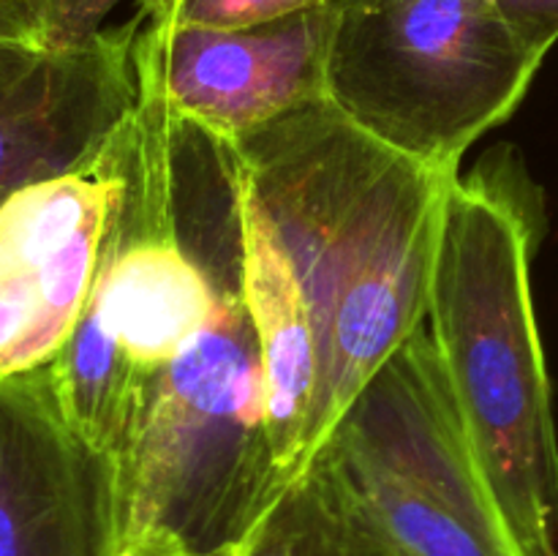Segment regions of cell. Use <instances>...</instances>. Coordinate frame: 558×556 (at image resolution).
Instances as JSON below:
<instances>
[{"label": "cell", "mask_w": 558, "mask_h": 556, "mask_svg": "<svg viewBox=\"0 0 558 556\" xmlns=\"http://www.w3.org/2000/svg\"><path fill=\"white\" fill-rule=\"evenodd\" d=\"M248 556H401L322 447L256 529Z\"/></svg>", "instance_id": "obj_12"}, {"label": "cell", "mask_w": 558, "mask_h": 556, "mask_svg": "<svg viewBox=\"0 0 558 556\" xmlns=\"http://www.w3.org/2000/svg\"><path fill=\"white\" fill-rule=\"evenodd\" d=\"M125 120L96 161L0 207V379L49 368L85 314L123 189Z\"/></svg>", "instance_id": "obj_7"}, {"label": "cell", "mask_w": 558, "mask_h": 556, "mask_svg": "<svg viewBox=\"0 0 558 556\" xmlns=\"http://www.w3.org/2000/svg\"><path fill=\"white\" fill-rule=\"evenodd\" d=\"M499 14L534 60L543 63L558 44V0H494Z\"/></svg>", "instance_id": "obj_15"}, {"label": "cell", "mask_w": 558, "mask_h": 556, "mask_svg": "<svg viewBox=\"0 0 558 556\" xmlns=\"http://www.w3.org/2000/svg\"><path fill=\"white\" fill-rule=\"evenodd\" d=\"M136 107L125 120L123 189L96 281L69 343L49 365L76 434L129 469L158 379L216 311L221 287L191 254L174 202V118L150 49L136 38Z\"/></svg>", "instance_id": "obj_3"}, {"label": "cell", "mask_w": 558, "mask_h": 556, "mask_svg": "<svg viewBox=\"0 0 558 556\" xmlns=\"http://www.w3.org/2000/svg\"><path fill=\"white\" fill-rule=\"evenodd\" d=\"M118 0H0V44L80 41L101 31Z\"/></svg>", "instance_id": "obj_13"}, {"label": "cell", "mask_w": 558, "mask_h": 556, "mask_svg": "<svg viewBox=\"0 0 558 556\" xmlns=\"http://www.w3.org/2000/svg\"><path fill=\"white\" fill-rule=\"evenodd\" d=\"M539 65L494 0H336L327 101L401 156L461 174Z\"/></svg>", "instance_id": "obj_5"}, {"label": "cell", "mask_w": 558, "mask_h": 556, "mask_svg": "<svg viewBox=\"0 0 558 556\" xmlns=\"http://www.w3.org/2000/svg\"><path fill=\"white\" fill-rule=\"evenodd\" d=\"M180 238L216 276L221 298L158 379L140 447L120 474V543L161 529L213 551L251 537L292 480L272 456L259 343L234 281L232 202L191 210Z\"/></svg>", "instance_id": "obj_4"}, {"label": "cell", "mask_w": 558, "mask_h": 556, "mask_svg": "<svg viewBox=\"0 0 558 556\" xmlns=\"http://www.w3.org/2000/svg\"><path fill=\"white\" fill-rule=\"evenodd\" d=\"M543 227V194L512 150L458 174L425 316L518 556H558V442L532 294Z\"/></svg>", "instance_id": "obj_2"}, {"label": "cell", "mask_w": 558, "mask_h": 556, "mask_svg": "<svg viewBox=\"0 0 558 556\" xmlns=\"http://www.w3.org/2000/svg\"><path fill=\"white\" fill-rule=\"evenodd\" d=\"M145 14L80 41L0 44V207L16 191L96 161L136 107Z\"/></svg>", "instance_id": "obj_9"}, {"label": "cell", "mask_w": 558, "mask_h": 556, "mask_svg": "<svg viewBox=\"0 0 558 556\" xmlns=\"http://www.w3.org/2000/svg\"><path fill=\"white\" fill-rule=\"evenodd\" d=\"M150 49L169 109L183 123L223 142L327 101L336 0L243 31L147 20Z\"/></svg>", "instance_id": "obj_8"}, {"label": "cell", "mask_w": 558, "mask_h": 556, "mask_svg": "<svg viewBox=\"0 0 558 556\" xmlns=\"http://www.w3.org/2000/svg\"><path fill=\"white\" fill-rule=\"evenodd\" d=\"M234 229V281L254 325L265 371L272 456L289 480L311 463L319 401V349L298 267L251 185L232 142H223Z\"/></svg>", "instance_id": "obj_11"}, {"label": "cell", "mask_w": 558, "mask_h": 556, "mask_svg": "<svg viewBox=\"0 0 558 556\" xmlns=\"http://www.w3.org/2000/svg\"><path fill=\"white\" fill-rule=\"evenodd\" d=\"M327 3L332 0H140V11L147 20H167L174 25L243 31Z\"/></svg>", "instance_id": "obj_14"}, {"label": "cell", "mask_w": 558, "mask_h": 556, "mask_svg": "<svg viewBox=\"0 0 558 556\" xmlns=\"http://www.w3.org/2000/svg\"><path fill=\"white\" fill-rule=\"evenodd\" d=\"M308 300L319 349L311 461L381 365L425 325L447 191L330 101L232 142Z\"/></svg>", "instance_id": "obj_1"}, {"label": "cell", "mask_w": 558, "mask_h": 556, "mask_svg": "<svg viewBox=\"0 0 558 556\" xmlns=\"http://www.w3.org/2000/svg\"><path fill=\"white\" fill-rule=\"evenodd\" d=\"M254 534L240 540V543L221 545V548L196 551L191 545H185L180 537H174V534L161 532V529H150V532L134 534L125 543H120L118 556H248Z\"/></svg>", "instance_id": "obj_16"}, {"label": "cell", "mask_w": 558, "mask_h": 556, "mask_svg": "<svg viewBox=\"0 0 558 556\" xmlns=\"http://www.w3.org/2000/svg\"><path fill=\"white\" fill-rule=\"evenodd\" d=\"M120 483L49 368L0 379V556H118Z\"/></svg>", "instance_id": "obj_10"}, {"label": "cell", "mask_w": 558, "mask_h": 556, "mask_svg": "<svg viewBox=\"0 0 558 556\" xmlns=\"http://www.w3.org/2000/svg\"><path fill=\"white\" fill-rule=\"evenodd\" d=\"M325 447L401 556H518L425 325Z\"/></svg>", "instance_id": "obj_6"}]
</instances>
